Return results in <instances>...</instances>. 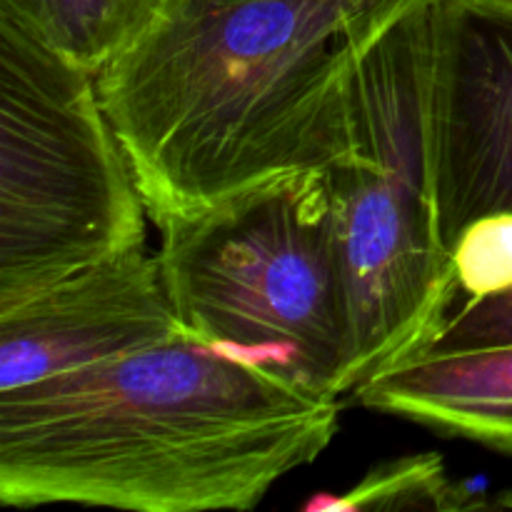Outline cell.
<instances>
[{"label": "cell", "mask_w": 512, "mask_h": 512, "mask_svg": "<svg viewBox=\"0 0 512 512\" xmlns=\"http://www.w3.org/2000/svg\"><path fill=\"white\" fill-rule=\"evenodd\" d=\"M435 128L443 235L512 213V0H438Z\"/></svg>", "instance_id": "8992f818"}, {"label": "cell", "mask_w": 512, "mask_h": 512, "mask_svg": "<svg viewBox=\"0 0 512 512\" xmlns=\"http://www.w3.org/2000/svg\"><path fill=\"white\" fill-rule=\"evenodd\" d=\"M350 400L512 458V345L413 355L365 380Z\"/></svg>", "instance_id": "ba28073f"}, {"label": "cell", "mask_w": 512, "mask_h": 512, "mask_svg": "<svg viewBox=\"0 0 512 512\" xmlns=\"http://www.w3.org/2000/svg\"><path fill=\"white\" fill-rule=\"evenodd\" d=\"M340 408L338 395L183 335L0 393V503L253 510L325 453Z\"/></svg>", "instance_id": "7a4b0ae2"}, {"label": "cell", "mask_w": 512, "mask_h": 512, "mask_svg": "<svg viewBox=\"0 0 512 512\" xmlns=\"http://www.w3.org/2000/svg\"><path fill=\"white\" fill-rule=\"evenodd\" d=\"M453 263L465 303L512 290V213L473 220L455 243Z\"/></svg>", "instance_id": "8fae6325"}, {"label": "cell", "mask_w": 512, "mask_h": 512, "mask_svg": "<svg viewBox=\"0 0 512 512\" xmlns=\"http://www.w3.org/2000/svg\"><path fill=\"white\" fill-rule=\"evenodd\" d=\"M418 3L168 0L98 75L150 223L343 158L360 63Z\"/></svg>", "instance_id": "6da1fadb"}, {"label": "cell", "mask_w": 512, "mask_h": 512, "mask_svg": "<svg viewBox=\"0 0 512 512\" xmlns=\"http://www.w3.org/2000/svg\"><path fill=\"white\" fill-rule=\"evenodd\" d=\"M98 78L0 20V310L145 245Z\"/></svg>", "instance_id": "5b68a950"}, {"label": "cell", "mask_w": 512, "mask_h": 512, "mask_svg": "<svg viewBox=\"0 0 512 512\" xmlns=\"http://www.w3.org/2000/svg\"><path fill=\"white\" fill-rule=\"evenodd\" d=\"M435 70L438 0H420L365 53L353 145L325 170L350 305L340 395L428 350L458 305L440 220Z\"/></svg>", "instance_id": "3957f363"}, {"label": "cell", "mask_w": 512, "mask_h": 512, "mask_svg": "<svg viewBox=\"0 0 512 512\" xmlns=\"http://www.w3.org/2000/svg\"><path fill=\"white\" fill-rule=\"evenodd\" d=\"M505 345H512V290L455 308L443 333L423 353H473Z\"/></svg>", "instance_id": "7c38bea8"}, {"label": "cell", "mask_w": 512, "mask_h": 512, "mask_svg": "<svg viewBox=\"0 0 512 512\" xmlns=\"http://www.w3.org/2000/svg\"><path fill=\"white\" fill-rule=\"evenodd\" d=\"M488 505L470 485L448 478L438 453H420L380 463L348 493L315 495L305 510H478Z\"/></svg>", "instance_id": "30bf717a"}, {"label": "cell", "mask_w": 512, "mask_h": 512, "mask_svg": "<svg viewBox=\"0 0 512 512\" xmlns=\"http://www.w3.org/2000/svg\"><path fill=\"white\" fill-rule=\"evenodd\" d=\"M190 335L145 245L0 310V393Z\"/></svg>", "instance_id": "52a82bcc"}, {"label": "cell", "mask_w": 512, "mask_h": 512, "mask_svg": "<svg viewBox=\"0 0 512 512\" xmlns=\"http://www.w3.org/2000/svg\"><path fill=\"white\" fill-rule=\"evenodd\" d=\"M495 508H510L512 510V490L510 493H505V495H500L498 500H495Z\"/></svg>", "instance_id": "4fadbf2b"}, {"label": "cell", "mask_w": 512, "mask_h": 512, "mask_svg": "<svg viewBox=\"0 0 512 512\" xmlns=\"http://www.w3.org/2000/svg\"><path fill=\"white\" fill-rule=\"evenodd\" d=\"M160 230L165 288L195 340L343 398L350 305L325 170L275 178Z\"/></svg>", "instance_id": "277c9868"}, {"label": "cell", "mask_w": 512, "mask_h": 512, "mask_svg": "<svg viewBox=\"0 0 512 512\" xmlns=\"http://www.w3.org/2000/svg\"><path fill=\"white\" fill-rule=\"evenodd\" d=\"M168 0H0L10 20L98 78L150 28Z\"/></svg>", "instance_id": "9c48e42d"}]
</instances>
